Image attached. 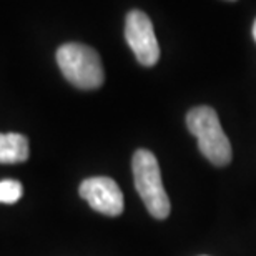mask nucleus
Segmentation results:
<instances>
[{
	"label": "nucleus",
	"instance_id": "obj_5",
	"mask_svg": "<svg viewBox=\"0 0 256 256\" xmlns=\"http://www.w3.org/2000/svg\"><path fill=\"white\" fill-rule=\"evenodd\" d=\"M80 196L86 200L95 212L105 216H118L124 213V193L115 180L108 176L86 178L80 185Z\"/></svg>",
	"mask_w": 256,
	"mask_h": 256
},
{
	"label": "nucleus",
	"instance_id": "obj_8",
	"mask_svg": "<svg viewBox=\"0 0 256 256\" xmlns=\"http://www.w3.org/2000/svg\"><path fill=\"white\" fill-rule=\"evenodd\" d=\"M253 37L256 40V20H254V24H253Z\"/></svg>",
	"mask_w": 256,
	"mask_h": 256
},
{
	"label": "nucleus",
	"instance_id": "obj_7",
	"mask_svg": "<svg viewBox=\"0 0 256 256\" xmlns=\"http://www.w3.org/2000/svg\"><path fill=\"white\" fill-rule=\"evenodd\" d=\"M24 194L22 183L17 180H4L0 182V203L12 204L18 202Z\"/></svg>",
	"mask_w": 256,
	"mask_h": 256
},
{
	"label": "nucleus",
	"instance_id": "obj_6",
	"mask_svg": "<svg viewBox=\"0 0 256 256\" xmlns=\"http://www.w3.org/2000/svg\"><path fill=\"white\" fill-rule=\"evenodd\" d=\"M28 140L20 133H0V163H24L28 160Z\"/></svg>",
	"mask_w": 256,
	"mask_h": 256
},
{
	"label": "nucleus",
	"instance_id": "obj_3",
	"mask_svg": "<svg viewBox=\"0 0 256 256\" xmlns=\"http://www.w3.org/2000/svg\"><path fill=\"white\" fill-rule=\"evenodd\" d=\"M57 64L72 85L82 90H94L104 85L105 72L100 55L88 45L65 44L57 50Z\"/></svg>",
	"mask_w": 256,
	"mask_h": 256
},
{
	"label": "nucleus",
	"instance_id": "obj_2",
	"mask_svg": "<svg viewBox=\"0 0 256 256\" xmlns=\"http://www.w3.org/2000/svg\"><path fill=\"white\" fill-rule=\"evenodd\" d=\"M133 180L148 213L156 220H165L170 214V198L162 182L156 156L150 150H136L132 160Z\"/></svg>",
	"mask_w": 256,
	"mask_h": 256
},
{
	"label": "nucleus",
	"instance_id": "obj_4",
	"mask_svg": "<svg viewBox=\"0 0 256 256\" xmlns=\"http://www.w3.org/2000/svg\"><path fill=\"white\" fill-rule=\"evenodd\" d=\"M125 38L135 54L136 60L145 66H153L160 58V45H158L155 30L150 17L142 10H132L126 15Z\"/></svg>",
	"mask_w": 256,
	"mask_h": 256
},
{
	"label": "nucleus",
	"instance_id": "obj_1",
	"mask_svg": "<svg viewBox=\"0 0 256 256\" xmlns=\"http://www.w3.org/2000/svg\"><path fill=\"white\" fill-rule=\"evenodd\" d=\"M186 126L198 140V148L214 166L232 162V143L212 106H194L186 114Z\"/></svg>",
	"mask_w": 256,
	"mask_h": 256
}]
</instances>
